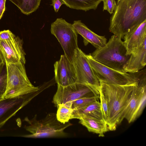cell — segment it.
Returning a JSON list of instances; mask_svg holds the SVG:
<instances>
[{"label":"cell","mask_w":146,"mask_h":146,"mask_svg":"<svg viewBox=\"0 0 146 146\" xmlns=\"http://www.w3.org/2000/svg\"><path fill=\"white\" fill-rule=\"evenodd\" d=\"M36 95V93L35 92L17 97L0 100V129Z\"/></svg>","instance_id":"8fae6325"},{"label":"cell","mask_w":146,"mask_h":146,"mask_svg":"<svg viewBox=\"0 0 146 146\" xmlns=\"http://www.w3.org/2000/svg\"><path fill=\"white\" fill-rule=\"evenodd\" d=\"M101 92L106 99L109 115L106 123L108 131H114L124 119L123 114L131 98L134 85H120L99 81Z\"/></svg>","instance_id":"7a4b0ae2"},{"label":"cell","mask_w":146,"mask_h":146,"mask_svg":"<svg viewBox=\"0 0 146 146\" xmlns=\"http://www.w3.org/2000/svg\"><path fill=\"white\" fill-rule=\"evenodd\" d=\"M55 81L57 85L65 87L77 82L76 70L72 62L65 54L54 64Z\"/></svg>","instance_id":"4fadbf2b"},{"label":"cell","mask_w":146,"mask_h":146,"mask_svg":"<svg viewBox=\"0 0 146 146\" xmlns=\"http://www.w3.org/2000/svg\"><path fill=\"white\" fill-rule=\"evenodd\" d=\"M5 62L0 66V100L4 99L7 84L6 70L4 69Z\"/></svg>","instance_id":"7402d4cb"},{"label":"cell","mask_w":146,"mask_h":146,"mask_svg":"<svg viewBox=\"0 0 146 146\" xmlns=\"http://www.w3.org/2000/svg\"><path fill=\"white\" fill-rule=\"evenodd\" d=\"M146 64V40L130 55L124 70L125 73H135L143 69Z\"/></svg>","instance_id":"2e32d148"},{"label":"cell","mask_w":146,"mask_h":146,"mask_svg":"<svg viewBox=\"0 0 146 146\" xmlns=\"http://www.w3.org/2000/svg\"><path fill=\"white\" fill-rule=\"evenodd\" d=\"M63 4L65 5V3L62 0H52L50 5L53 6L55 12L57 13Z\"/></svg>","instance_id":"4316f807"},{"label":"cell","mask_w":146,"mask_h":146,"mask_svg":"<svg viewBox=\"0 0 146 146\" xmlns=\"http://www.w3.org/2000/svg\"><path fill=\"white\" fill-rule=\"evenodd\" d=\"M103 11H107L110 14H113L117 4L115 0H103Z\"/></svg>","instance_id":"d4e9b609"},{"label":"cell","mask_w":146,"mask_h":146,"mask_svg":"<svg viewBox=\"0 0 146 146\" xmlns=\"http://www.w3.org/2000/svg\"><path fill=\"white\" fill-rule=\"evenodd\" d=\"M23 43L18 36L10 41L0 40V51L5 62L25 64L26 54Z\"/></svg>","instance_id":"7c38bea8"},{"label":"cell","mask_w":146,"mask_h":146,"mask_svg":"<svg viewBox=\"0 0 146 146\" xmlns=\"http://www.w3.org/2000/svg\"><path fill=\"white\" fill-rule=\"evenodd\" d=\"M50 31L60 43L64 54L72 61L74 52L78 48V34L72 24L62 18H57L51 24Z\"/></svg>","instance_id":"8992f818"},{"label":"cell","mask_w":146,"mask_h":146,"mask_svg":"<svg viewBox=\"0 0 146 146\" xmlns=\"http://www.w3.org/2000/svg\"><path fill=\"white\" fill-rule=\"evenodd\" d=\"M57 108L56 116L57 120L64 124L68 122L71 119L73 111V109L64 104L58 105Z\"/></svg>","instance_id":"44dd1931"},{"label":"cell","mask_w":146,"mask_h":146,"mask_svg":"<svg viewBox=\"0 0 146 146\" xmlns=\"http://www.w3.org/2000/svg\"><path fill=\"white\" fill-rule=\"evenodd\" d=\"M68 7L86 11L96 10L103 0H62Z\"/></svg>","instance_id":"d6986e66"},{"label":"cell","mask_w":146,"mask_h":146,"mask_svg":"<svg viewBox=\"0 0 146 146\" xmlns=\"http://www.w3.org/2000/svg\"><path fill=\"white\" fill-rule=\"evenodd\" d=\"M7 84L4 98H12L35 92L40 89L31 83L25 64L5 62Z\"/></svg>","instance_id":"5b68a950"},{"label":"cell","mask_w":146,"mask_h":146,"mask_svg":"<svg viewBox=\"0 0 146 146\" xmlns=\"http://www.w3.org/2000/svg\"><path fill=\"white\" fill-rule=\"evenodd\" d=\"M6 0H0V20L3 16L5 10V2Z\"/></svg>","instance_id":"83f0119b"},{"label":"cell","mask_w":146,"mask_h":146,"mask_svg":"<svg viewBox=\"0 0 146 146\" xmlns=\"http://www.w3.org/2000/svg\"><path fill=\"white\" fill-rule=\"evenodd\" d=\"M99 99L96 96L80 98L72 102L71 108L73 110L78 109Z\"/></svg>","instance_id":"603a6c76"},{"label":"cell","mask_w":146,"mask_h":146,"mask_svg":"<svg viewBox=\"0 0 146 146\" xmlns=\"http://www.w3.org/2000/svg\"><path fill=\"white\" fill-rule=\"evenodd\" d=\"M72 62L76 71L77 82L88 86L99 94V81L91 66L86 54L78 47L75 50Z\"/></svg>","instance_id":"9c48e42d"},{"label":"cell","mask_w":146,"mask_h":146,"mask_svg":"<svg viewBox=\"0 0 146 146\" xmlns=\"http://www.w3.org/2000/svg\"><path fill=\"white\" fill-rule=\"evenodd\" d=\"M82 115L88 116L105 121L101 104L98 100L91 102L81 108L73 110L71 119H78Z\"/></svg>","instance_id":"e0dca14e"},{"label":"cell","mask_w":146,"mask_h":146,"mask_svg":"<svg viewBox=\"0 0 146 146\" xmlns=\"http://www.w3.org/2000/svg\"><path fill=\"white\" fill-rule=\"evenodd\" d=\"M15 36L9 30L0 31V40L10 41L13 39Z\"/></svg>","instance_id":"484cf974"},{"label":"cell","mask_w":146,"mask_h":146,"mask_svg":"<svg viewBox=\"0 0 146 146\" xmlns=\"http://www.w3.org/2000/svg\"><path fill=\"white\" fill-rule=\"evenodd\" d=\"M100 63L118 71L125 73L124 67L130 55L127 54L123 41L113 35L103 47L90 54Z\"/></svg>","instance_id":"3957f363"},{"label":"cell","mask_w":146,"mask_h":146,"mask_svg":"<svg viewBox=\"0 0 146 146\" xmlns=\"http://www.w3.org/2000/svg\"><path fill=\"white\" fill-rule=\"evenodd\" d=\"M78 119L79 123L85 126L88 131L99 134V137H104V133L108 131L106 122L92 117L82 115Z\"/></svg>","instance_id":"ac0fdd59"},{"label":"cell","mask_w":146,"mask_h":146,"mask_svg":"<svg viewBox=\"0 0 146 146\" xmlns=\"http://www.w3.org/2000/svg\"><path fill=\"white\" fill-rule=\"evenodd\" d=\"M72 25L77 34L83 38L85 46L91 43L96 48L103 47L107 43L104 36L98 35L90 29L81 20L75 21Z\"/></svg>","instance_id":"9a60e30c"},{"label":"cell","mask_w":146,"mask_h":146,"mask_svg":"<svg viewBox=\"0 0 146 146\" xmlns=\"http://www.w3.org/2000/svg\"><path fill=\"white\" fill-rule=\"evenodd\" d=\"M86 56L99 81L120 85L134 84L138 81L136 72L123 73L118 71L98 62L90 54L86 55Z\"/></svg>","instance_id":"52a82bcc"},{"label":"cell","mask_w":146,"mask_h":146,"mask_svg":"<svg viewBox=\"0 0 146 146\" xmlns=\"http://www.w3.org/2000/svg\"><path fill=\"white\" fill-rule=\"evenodd\" d=\"M3 62H5L0 51V66Z\"/></svg>","instance_id":"f1b7e54d"},{"label":"cell","mask_w":146,"mask_h":146,"mask_svg":"<svg viewBox=\"0 0 146 146\" xmlns=\"http://www.w3.org/2000/svg\"><path fill=\"white\" fill-rule=\"evenodd\" d=\"M127 54L130 55L135 52L146 40V20L123 37Z\"/></svg>","instance_id":"5bb4252c"},{"label":"cell","mask_w":146,"mask_h":146,"mask_svg":"<svg viewBox=\"0 0 146 146\" xmlns=\"http://www.w3.org/2000/svg\"><path fill=\"white\" fill-rule=\"evenodd\" d=\"M96 96L99 94L86 85L76 82L65 87L57 85L56 92L53 98L56 106L60 104L71 108L73 102L78 99Z\"/></svg>","instance_id":"ba28073f"},{"label":"cell","mask_w":146,"mask_h":146,"mask_svg":"<svg viewBox=\"0 0 146 146\" xmlns=\"http://www.w3.org/2000/svg\"><path fill=\"white\" fill-rule=\"evenodd\" d=\"M16 5L24 14L28 15L36 11L41 0H9Z\"/></svg>","instance_id":"ffe728a7"},{"label":"cell","mask_w":146,"mask_h":146,"mask_svg":"<svg viewBox=\"0 0 146 146\" xmlns=\"http://www.w3.org/2000/svg\"><path fill=\"white\" fill-rule=\"evenodd\" d=\"M99 93V99H100V103L101 105L104 120L106 123L109 115L108 104L106 99L100 90V91Z\"/></svg>","instance_id":"cb8c5ba5"},{"label":"cell","mask_w":146,"mask_h":146,"mask_svg":"<svg viewBox=\"0 0 146 146\" xmlns=\"http://www.w3.org/2000/svg\"><path fill=\"white\" fill-rule=\"evenodd\" d=\"M146 104V86H140L138 81L134 85L131 96L123 114L129 123L133 122L142 114Z\"/></svg>","instance_id":"30bf717a"},{"label":"cell","mask_w":146,"mask_h":146,"mask_svg":"<svg viewBox=\"0 0 146 146\" xmlns=\"http://www.w3.org/2000/svg\"><path fill=\"white\" fill-rule=\"evenodd\" d=\"M110 19L109 30L121 39L146 20V0H120Z\"/></svg>","instance_id":"6da1fadb"},{"label":"cell","mask_w":146,"mask_h":146,"mask_svg":"<svg viewBox=\"0 0 146 146\" xmlns=\"http://www.w3.org/2000/svg\"><path fill=\"white\" fill-rule=\"evenodd\" d=\"M36 117V115L31 119L25 118V120L28 125L25 128L31 134L22 136L33 138L65 137L67 134L64 130L72 125L68 122L64 124L59 121L55 113H49L40 120H37Z\"/></svg>","instance_id":"277c9868"}]
</instances>
